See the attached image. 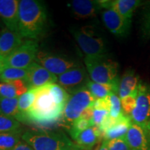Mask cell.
Masks as SVG:
<instances>
[{
    "label": "cell",
    "instance_id": "cell-20",
    "mask_svg": "<svg viewBox=\"0 0 150 150\" xmlns=\"http://www.w3.org/2000/svg\"><path fill=\"white\" fill-rule=\"evenodd\" d=\"M29 91L24 81L18 80L9 83H0V98L20 97Z\"/></svg>",
    "mask_w": 150,
    "mask_h": 150
},
{
    "label": "cell",
    "instance_id": "cell-21",
    "mask_svg": "<svg viewBox=\"0 0 150 150\" xmlns=\"http://www.w3.org/2000/svg\"><path fill=\"white\" fill-rule=\"evenodd\" d=\"M142 4L139 0H114L110 1V8L113 9L123 18L131 20L134 13Z\"/></svg>",
    "mask_w": 150,
    "mask_h": 150
},
{
    "label": "cell",
    "instance_id": "cell-34",
    "mask_svg": "<svg viewBox=\"0 0 150 150\" xmlns=\"http://www.w3.org/2000/svg\"><path fill=\"white\" fill-rule=\"evenodd\" d=\"M93 108H95V109L107 110L109 111L110 102L109 99H108V96L106 98L95 99L93 104Z\"/></svg>",
    "mask_w": 150,
    "mask_h": 150
},
{
    "label": "cell",
    "instance_id": "cell-32",
    "mask_svg": "<svg viewBox=\"0 0 150 150\" xmlns=\"http://www.w3.org/2000/svg\"><path fill=\"white\" fill-rule=\"evenodd\" d=\"M108 150H131L125 136L108 140Z\"/></svg>",
    "mask_w": 150,
    "mask_h": 150
},
{
    "label": "cell",
    "instance_id": "cell-27",
    "mask_svg": "<svg viewBox=\"0 0 150 150\" xmlns=\"http://www.w3.org/2000/svg\"><path fill=\"white\" fill-rule=\"evenodd\" d=\"M50 92L56 104L65 106L70 97V95L62 86L56 83L50 84Z\"/></svg>",
    "mask_w": 150,
    "mask_h": 150
},
{
    "label": "cell",
    "instance_id": "cell-18",
    "mask_svg": "<svg viewBox=\"0 0 150 150\" xmlns=\"http://www.w3.org/2000/svg\"><path fill=\"white\" fill-rule=\"evenodd\" d=\"M71 8L79 18H88L95 16L101 9L99 1L91 0H74L71 2Z\"/></svg>",
    "mask_w": 150,
    "mask_h": 150
},
{
    "label": "cell",
    "instance_id": "cell-31",
    "mask_svg": "<svg viewBox=\"0 0 150 150\" xmlns=\"http://www.w3.org/2000/svg\"><path fill=\"white\" fill-rule=\"evenodd\" d=\"M108 115H109V111L107 110L93 108V115H92L91 120L92 127L95 126L99 127Z\"/></svg>",
    "mask_w": 150,
    "mask_h": 150
},
{
    "label": "cell",
    "instance_id": "cell-28",
    "mask_svg": "<svg viewBox=\"0 0 150 150\" xmlns=\"http://www.w3.org/2000/svg\"><path fill=\"white\" fill-rule=\"evenodd\" d=\"M20 122L15 118L0 115V134L20 130Z\"/></svg>",
    "mask_w": 150,
    "mask_h": 150
},
{
    "label": "cell",
    "instance_id": "cell-37",
    "mask_svg": "<svg viewBox=\"0 0 150 150\" xmlns=\"http://www.w3.org/2000/svg\"><path fill=\"white\" fill-rule=\"evenodd\" d=\"M4 58H3L2 56H0V69H1L4 66Z\"/></svg>",
    "mask_w": 150,
    "mask_h": 150
},
{
    "label": "cell",
    "instance_id": "cell-17",
    "mask_svg": "<svg viewBox=\"0 0 150 150\" xmlns=\"http://www.w3.org/2000/svg\"><path fill=\"white\" fill-rule=\"evenodd\" d=\"M140 81L139 76L134 70H127L120 81L118 91L120 99H124L138 93Z\"/></svg>",
    "mask_w": 150,
    "mask_h": 150
},
{
    "label": "cell",
    "instance_id": "cell-15",
    "mask_svg": "<svg viewBox=\"0 0 150 150\" xmlns=\"http://www.w3.org/2000/svg\"><path fill=\"white\" fill-rule=\"evenodd\" d=\"M76 146L82 150H91L103 138L98 127L93 126L83 131L72 135Z\"/></svg>",
    "mask_w": 150,
    "mask_h": 150
},
{
    "label": "cell",
    "instance_id": "cell-7",
    "mask_svg": "<svg viewBox=\"0 0 150 150\" xmlns=\"http://www.w3.org/2000/svg\"><path fill=\"white\" fill-rule=\"evenodd\" d=\"M38 53V44L35 40H27L17 50L5 58L4 66L27 69L33 62Z\"/></svg>",
    "mask_w": 150,
    "mask_h": 150
},
{
    "label": "cell",
    "instance_id": "cell-33",
    "mask_svg": "<svg viewBox=\"0 0 150 150\" xmlns=\"http://www.w3.org/2000/svg\"><path fill=\"white\" fill-rule=\"evenodd\" d=\"M138 95V93L130 95V96L125 97V98L120 99L122 103V107L123 111L125 114L127 115H130L131 112L134 110L136 106V97Z\"/></svg>",
    "mask_w": 150,
    "mask_h": 150
},
{
    "label": "cell",
    "instance_id": "cell-35",
    "mask_svg": "<svg viewBox=\"0 0 150 150\" xmlns=\"http://www.w3.org/2000/svg\"><path fill=\"white\" fill-rule=\"evenodd\" d=\"M13 150H33L30 146L28 145L27 143H26L25 142L20 141L19 142V144L14 148Z\"/></svg>",
    "mask_w": 150,
    "mask_h": 150
},
{
    "label": "cell",
    "instance_id": "cell-3",
    "mask_svg": "<svg viewBox=\"0 0 150 150\" xmlns=\"http://www.w3.org/2000/svg\"><path fill=\"white\" fill-rule=\"evenodd\" d=\"M22 140L33 150H72L79 148L63 133L29 130L22 134Z\"/></svg>",
    "mask_w": 150,
    "mask_h": 150
},
{
    "label": "cell",
    "instance_id": "cell-13",
    "mask_svg": "<svg viewBox=\"0 0 150 150\" xmlns=\"http://www.w3.org/2000/svg\"><path fill=\"white\" fill-rule=\"evenodd\" d=\"M125 138L131 150H150V135L147 128L132 123Z\"/></svg>",
    "mask_w": 150,
    "mask_h": 150
},
{
    "label": "cell",
    "instance_id": "cell-38",
    "mask_svg": "<svg viewBox=\"0 0 150 150\" xmlns=\"http://www.w3.org/2000/svg\"><path fill=\"white\" fill-rule=\"evenodd\" d=\"M147 129L148 131H149V135H150V122H149V123L148 124V125H147Z\"/></svg>",
    "mask_w": 150,
    "mask_h": 150
},
{
    "label": "cell",
    "instance_id": "cell-10",
    "mask_svg": "<svg viewBox=\"0 0 150 150\" xmlns=\"http://www.w3.org/2000/svg\"><path fill=\"white\" fill-rule=\"evenodd\" d=\"M88 81V76L86 69L80 65L70 69L58 77L59 85L70 94L85 87Z\"/></svg>",
    "mask_w": 150,
    "mask_h": 150
},
{
    "label": "cell",
    "instance_id": "cell-22",
    "mask_svg": "<svg viewBox=\"0 0 150 150\" xmlns=\"http://www.w3.org/2000/svg\"><path fill=\"white\" fill-rule=\"evenodd\" d=\"M120 83H98L93 81L88 82L86 87L91 92L95 99L106 98L111 93L117 94Z\"/></svg>",
    "mask_w": 150,
    "mask_h": 150
},
{
    "label": "cell",
    "instance_id": "cell-36",
    "mask_svg": "<svg viewBox=\"0 0 150 150\" xmlns=\"http://www.w3.org/2000/svg\"><path fill=\"white\" fill-rule=\"evenodd\" d=\"M95 150H108V140H104L101 143L100 145H99Z\"/></svg>",
    "mask_w": 150,
    "mask_h": 150
},
{
    "label": "cell",
    "instance_id": "cell-8",
    "mask_svg": "<svg viewBox=\"0 0 150 150\" xmlns=\"http://www.w3.org/2000/svg\"><path fill=\"white\" fill-rule=\"evenodd\" d=\"M132 123L147 128L150 122V86L140 80L136 106L130 114Z\"/></svg>",
    "mask_w": 150,
    "mask_h": 150
},
{
    "label": "cell",
    "instance_id": "cell-6",
    "mask_svg": "<svg viewBox=\"0 0 150 150\" xmlns=\"http://www.w3.org/2000/svg\"><path fill=\"white\" fill-rule=\"evenodd\" d=\"M95 100V99L86 86L73 92L65 105L63 113V121L72 125L76 120L81 117L86 108L93 106Z\"/></svg>",
    "mask_w": 150,
    "mask_h": 150
},
{
    "label": "cell",
    "instance_id": "cell-30",
    "mask_svg": "<svg viewBox=\"0 0 150 150\" xmlns=\"http://www.w3.org/2000/svg\"><path fill=\"white\" fill-rule=\"evenodd\" d=\"M91 127H92L91 120L80 117L72 123V127H71L70 130V136L86 130V129H88Z\"/></svg>",
    "mask_w": 150,
    "mask_h": 150
},
{
    "label": "cell",
    "instance_id": "cell-24",
    "mask_svg": "<svg viewBox=\"0 0 150 150\" xmlns=\"http://www.w3.org/2000/svg\"><path fill=\"white\" fill-rule=\"evenodd\" d=\"M18 97L0 98V115L15 118L20 122L18 110Z\"/></svg>",
    "mask_w": 150,
    "mask_h": 150
},
{
    "label": "cell",
    "instance_id": "cell-39",
    "mask_svg": "<svg viewBox=\"0 0 150 150\" xmlns=\"http://www.w3.org/2000/svg\"><path fill=\"white\" fill-rule=\"evenodd\" d=\"M72 150H82V149H79V148H76V149H72Z\"/></svg>",
    "mask_w": 150,
    "mask_h": 150
},
{
    "label": "cell",
    "instance_id": "cell-12",
    "mask_svg": "<svg viewBox=\"0 0 150 150\" xmlns=\"http://www.w3.org/2000/svg\"><path fill=\"white\" fill-rule=\"evenodd\" d=\"M27 70L28 79L26 83L29 90L35 89L48 84L55 83V82L58 81L56 75L49 72L36 62H33Z\"/></svg>",
    "mask_w": 150,
    "mask_h": 150
},
{
    "label": "cell",
    "instance_id": "cell-9",
    "mask_svg": "<svg viewBox=\"0 0 150 150\" xmlns=\"http://www.w3.org/2000/svg\"><path fill=\"white\" fill-rule=\"evenodd\" d=\"M35 62L52 74L59 76L73 67L79 65L71 59L44 52H38Z\"/></svg>",
    "mask_w": 150,
    "mask_h": 150
},
{
    "label": "cell",
    "instance_id": "cell-1",
    "mask_svg": "<svg viewBox=\"0 0 150 150\" xmlns=\"http://www.w3.org/2000/svg\"><path fill=\"white\" fill-rule=\"evenodd\" d=\"M47 11L42 1H19L18 31L22 38L35 40L42 35L47 26Z\"/></svg>",
    "mask_w": 150,
    "mask_h": 150
},
{
    "label": "cell",
    "instance_id": "cell-11",
    "mask_svg": "<svg viewBox=\"0 0 150 150\" xmlns=\"http://www.w3.org/2000/svg\"><path fill=\"white\" fill-rule=\"evenodd\" d=\"M105 27L116 36L125 37L130 30L131 20L123 18L112 8L106 9L102 15Z\"/></svg>",
    "mask_w": 150,
    "mask_h": 150
},
{
    "label": "cell",
    "instance_id": "cell-26",
    "mask_svg": "<svg viewBox=\"0 0 150 150\" xmlns=\"http://www.w3.org/2000/svg\"><path fill=\"white\" fill-rule=\"evenodd\" d=\"M35 98L34 89L29 90L27 93L19 97L18 110L20 112V121H26V116L29 108L31 107Z\"/></svg>",
    "mask_w": 150,
    "mask_h": 150
},
{
    "label": "cell",
    "instance_id": "cell-29",
    "mask_svg": "<svg viewBox=\"0 0 150 150\" xmlns=\"http://www.w3.org/2000/svg\"><path fill=\"white\" fill-rule=\"evenodd\" d=\"M110 102L109 115L114 119L120 117L124 114V111L122 107V103L120 97L117 94L111 93L108 96Z\"/></svg>",
    "mask_w": 150,
    "mask_h": 150
},
{
    "label": "cell",
    "instance_id": "cell-5",
    "mask_svg": "<svg viewBox=\"0 0 150 150\" xmlns=\"http://www.w3.org/2000/svg\"><path fill=\"white\" fill-rule=\"evenodd\" d=\"M70 32L86 56L107 54L108 48L106 41L93 26L72 28Z\"/></svg>",
    "mask_w": 150,
    "mask_h": 150
},
{
    "label": "cell",
    "instance_id": "cell-19",
    "mask_svg": "<svg viewBox=\"0 0 150 150\" xmlns=\"http://www.w3.org/2000/svg\"><path fill=\"white\" fill-rule=\"evenodd\" d=\"M132 121L129 115L124 114L119 117L117 121L110 127L103 135V138L106 140H110L125 137L131 127Z\"/></svg>",
    "mask_w": 150,
    "mask_h": 150
},
{
    "label": "cell",
    "instance_id": "cell-23",
    "mask_svg": "<svg viewBox=\"0 0 150 150\" xmlns=\"http://www.w3.org/2000/svg\"><path fill=\"white\" fill-rule=\"evenodd\" d=\"M28 79L27 69H20L4 66L0 69V80L2 83H9L14 81L22 80L27 82Z\"/></svg>",
    "mask_w": 150,
    "mask_h": 150
},
{
    "label": "cell",
    "instance_id": "cell-25",
    "mask_svg": "<svg viewBox=\"0 0 150 150\" xmlns=\"http://www.w3.org/2000/svg\"><path fill=\"white\" fill-rule=\"evenodd\" d=\"M22 136L21 129L0 134V150H13L21 141Z\"/></svg>",
    "mask_w": 150,
    "mask_h": 150
},
{
    "label": "cell",
    "instance_id": "cell-2",
    "mask_svg": "<svg viewBox=\"0 0 150 150\" xmlns=\"http://www.w3.org/2000/svg\"><path fill=\"white\" fill-rule=\"evenodd\" d=\"M50 84L35 88V98L28 110L26 121L29 120L40 125L56 123L63 117L65 106H59L50 92Z\"/></svg>",
    "mask_w": 150,
    "mask_h": 150
},
{
    "label": "cell",
    "instance_id": "cell-4",
    "mask_svg": "<svg viewBox=\"0 0 150 150\" xmlns=\"http://www.w3.org/2000/svg\"><path fill=\"white\" fill-rule=\"evenodd\" d=\"M84 62L88 73L93 81L98 83H120L119 64L108 54L86 56Z\"/></svg>",
    "mask_w": 150,
    "mask_h": 150
},
{
    "label": "cell",
    "instance_id": "cell-16",
    "mask_svg": "<svg viewBox=\"0 0 150 150\" xmlns=\"http://www.w3.org/2000/svg\"><path fill=\"white\" fill-rule=\"evenodd\" d=\"M24 42L19 32L6 28L0 33V56L6 58Z\"/></svg>",
    "mask_w": 150,
    "mask_h": 150
},
{
    "label": "cell",
    "instance_id": "cell-14",
    "mask_svg": "<svg viewBox=\"0 0 150 150\" xmlns=\"http://www.w3.org/2000/svg\"><path fill=\"white\" fill-rule=\"evenodd\" d=\"M18 0H0V18L9 30L18 31Z\"/></svg>",
    "mask_w": 150,
    "mask_h": 150
}]
</instances>
